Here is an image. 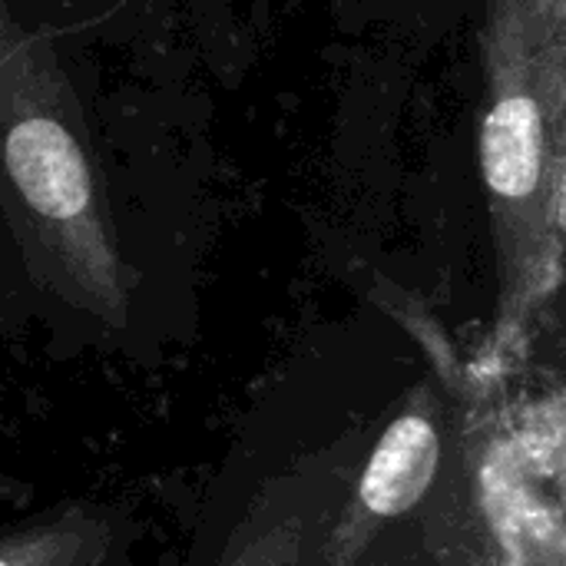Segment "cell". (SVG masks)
Wrapping results in <instances>:
<instances>
[{
    "mask_svg": "<svg viewBox=\"0 0 566 566\" xmlns=\"http://www.w3.org/2000/svg\"><path fill=\"white\" fill-rule=\"evenodd\" d=\"M0 209L33 272L66 305L123 325V255L86 119L43 30L0 0Z\"/></svg>",
    "mask_w": 566,
    "mask_h": 566,
    "instance_id": "1",
    "label": "cell"
},
{
    "mask_svg": "<svg viewBox=\"0 0 566 566\" xmlns=\"http://www.w3.org/2000/svg\"><path fill=\"white\" fill-rule=\"evenodd\" d=\"M481 179L501 332L521 335L564 282L566 0H484Z\"/></svg>",
    "mask_w": 566,
    "mask_h": 566,
    "instance_id": "2",
    "label": "cell"
},
{
    "mask_svg": "<svg viewBox=\"0 0 566 566\" xmlns=\"http://www.w3.org/2000/svg\"><path fill=\"white\" fill-rule=\"evenodd\" d=\"M441 461V438L424 411L398 415L381 441L375 444L361 481L355 488L352 511L332 534L335 566H348L352 557L375 537V531L408 514L431 488Z\"/></svg>",
    "mask_w": 566,
    "mask_h": 566,
    "instance_id": "3",
    "label": "cell"
},
{
    "mask_svg": "<svg viewBox=\"0 0 566 566\" xmlns=\"http://www.w3.org/2000/svg\"><path fill=\"white\" fill-rule=\"evenodd\" d=\"M116 521L93 507H70L0 537V566H106Z\"/></svg>",
    "mask_w": 566,
    "mask_h": 566,
    "instance_id": "4",
    "label": "cell"
},
{
    "mask_svg": "<svg viewBox=\"0 0 566 566\" xmlns=\"http://www.w3.org/2000/svg\"><path fill=\"white\" fill-rule=\"evenodd\" d=\"M292 551H295L292 531L282 527V531H272V534L259 537L229 566H289L292 564Z\"/></svg>",
    "mask_w": 566,
    "mask_h": 566,
    "instance_id": "5",
    "label": "cell"
}]
</instances>
